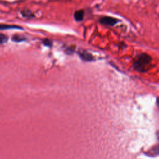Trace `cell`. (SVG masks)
<instances>
[{
  "label": "cell",
  "instance_id": "6da1fadb",
  "mask_svg": "<svg viewBox=\"0 0 159 159\" xmlns=\"http://www.w3.org/2000/svg\"><path fill=\"white\" fill-rule=\"evenodd\" d=\"M152 61L151 57L145 53L140 54L136 61L134 63V68L139 71H144L147 70Z\"/></svg>",
  "mask_w": 159,
  "mask_h": 159
},
{
  "label": "cell",
  "instance_id": "7a4b0ae2",
  "mask_svg": "<svg viewBox=\"0 0 159 159\" xmlns=\"http://www.w3.org/2000/svg\"><path fill=\"white\" fill-rule=\"evenodd\" d=\"M119 22V19L109 16H103L99 19V22L101 24L108 26H114Z\"/></svg>",
  "mask_w": 159,
  "mask_h": 159
},
{
  "label": "cell",
  "instance_id": "3957f363",
  "mask_svg": "<svg viewBox=\"0 0 159 159\" xmlns=\"http://www.w3.org/2000/svg\"><path fill=\"white\" fill-rule=\"evenodd\" d=\"M79 55L81 57V58L84 61H92L93 60V57L92 56V55L88 53L87 52H85V51L80 52L79 53Z\"/></svg>",
  "mask_w": 159,
  "mask_h": 159
},
{
  "label": "cell",
  "instance_id": "277c9868",
  "mask_svg": "<svg viewBox=\"0 0 159 159\" xmlns=\"http://www.w3.org/2000/svg\"><path fill=\"white\" fill-rule=\"evenodd\" d=\"M84 18V11L83 10H78L75 11L74 13V19L76 21L79 22L81 21Z\"/></svg>",
  "mask_w": 159,
  "mask_h": 159
},
{
  "label": "cell",
  "instance_id": "5b68a950",
  "mask_svg": "<svg viewBox=\"0 0 159 159\" xmlns=\"http://www.w3.org/2000/svg\"><path fill=\"white\" fill-rule=\"evenodd\" d=\"M12 40L14 42H20L25 40V38L22 35H14L12 37Z\"/></svg>",
  "mask_w": 159,
  "mask_h": 159
},
{
  "label": "cell",
  "instance_id": "8992f818",
  "mask_svg": "<svg viewBox=\"0 0 159 159\" xmlns=\"http://www.w3.org/2000/svg\"><path fill=\"white\" fill-rule=\"evenodd\" d=\"M22 29V28L21 27L17 26V25H5V24H1V29L4 30V29Z\"/></svg>",
  "mask_w": 159,
  "mask_h": 159
},
{
  "label": "cell",
  "instance_id": "52a82bcc",
  "mask_svg": "<svg viewBox=\"0 0 159 159\" xmlns=\"http://www.w3.org/2000/svg\"><path fill=\"white\" fill-rule=\"evenodd\" d=\"M42 43L45 45V46H47V47H51L52 46L53 42L50 39H45L42 40Z\"/></svg>",
  "mask_w": 159,
  "mask_h": 159
},
{
  "label": "cell",
  "instance_id": "ba28073f",
  "mask_svg": "<svg viewBox=\"0 0 159 159\" xmlns=\"http://www.w3.org/2000/svg\"><path fill=\"white\" fill-rule=\"evenodd\" d=\"M21 14H22V16L25 17H32L34 16L30 11H26V10L24 11H22Z\"/></svg>",
  "mask_w": 159,
  "mask_h": 159
},
{
  "label": "cell",
  "instance_id": "9c48e42d",
  "mask_svg": "<svg viewBox=\"0 0 159 159\" xmlns=\"http://www.w3.org/2000/svg\"><path fill=\"white\" fill-rule=\"evenodd\" d=\"M7 40H8V37L7 36H6L2 34H0V42L1 44L7 42Z\"/></svg>",
  "mask_w": 159,
  "mask_h": 159
},
{
  "label": "cell",
  "instance_id": "30bf717a",
  "mask_svg": "<svg viewBox=\"0 0 159 159\" xmlns=\"http://www.w3.org/2000/svg\"><path fill=\"white\" fill-rule=\"evenodd\" d=\"M157 104L159 106V98H158V99H157Z\"/></svg>",
  "mask_w": 159,
  "mask_h": 159
},
{
  "label": "cell",
  "instance_id": "8fae6325",
  "mask_svg": "<svg viewBox=\"0 0 159 159\" xmlns=\"http://www.w3.org/2000/svg\"><path fill=\"white\" fill-rule=\"evenodd\" d=\"M157 137H158V139H159V132L157 133Z\"/></svg>",
  "mask_w": 159,
  "mask_h": 159
}]
</instances>
